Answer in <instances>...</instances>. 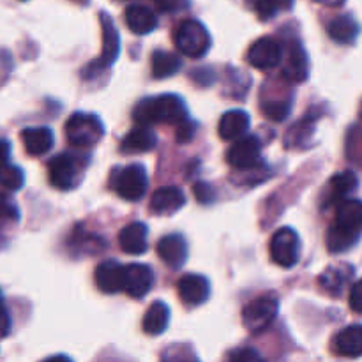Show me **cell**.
<instances>
[{
    "label": "cell",
    "mask_w": 362,
    "mask_h": 362,
    "mask_svg": "<svg viewBox=\"0 0 362 362\" xmlns=\"http://www.w3.org/2000/svg\"><path fill=\"white\" fill-rule=\"evenodd\" d=\"M187 119L186 103L175 94H161L156 98H145L136 103L133 110V120L138 126L154 124H180Z\"/></svg>",
    "instance_id": "cell-1"
},
{
    "label": "cell",
    "mask_w": 362,
    "mask_h": 362,
    "mask_svg": "<svg viewBox=\"0 0 362 362\" xmlns=\"http://www.w3.org/2000/svg\"><path fill=\"white\" fill-rule=\"evenodd\" d=\"M87 165V156L74 154V152H62V154L55 156L48 163L49 184L60 191L73 189L80 184Z\"/></svg>",
    "instance_id": "cell-2"
},
{
    "label": "cell",
    "mask_w": 362,
    "mask_h": 362,
    "mask_svg": "<svg viewBox=\"0 0 362 362\" xmlns=\"http://www.w3.org/2000/svg\"><path fill=\"white\" fill-rule=\"evenodd\" d=\"M110 187L126 202H138L148 189V173L140 163H131L113 170L110 175Z\"/></svg>",
    "instance_id": "cell-3"
},
{
    "label": "cell",
    "mask_w": 362,
    "mask_h": 362,
    "mask_svg": "<svg viewBox=\"0 0 362 362\" xmlns=\"http://www.w3.org/2000/svg\"><path fill=\"white\" fill-rule=\"evenodd\" d=\"M64 133L74 148H90L101 141L105 127L101 119L94 113L76 112L67 119Z\"/></svg>",
    "instance_id": "cell-4"
},
{
    "label": "cell",
    "mask_w": 362,
    "mask_h": 362,
    "mask_svg": "<svg viewBox=\"0 0 362 362\" xmlns=\"http://www.w3.org/2000/svg\"><path fill=\"white\" fill-rule=\"evenodd\" d=\"M173 42L182 55L202 59L211 49V34L198 20H184L173 32Z\"/></svg>",
    "instance_id": "cell-5"
},
{
    "label": "cell",
    "mask_w": 362,
    "mask_h": 362,
    "mask_svg": "<svg viewBox=\"0 0 362 362\" xmlns=\"http://www.w3.org/2000/svg\"><path fill=\"white\" fill-rule=\"evenodd\" d=\"M279 311V300L274 296H262L246 304L243 310V325L251 334L267 331L276 320Z\"/></svg>",
    "instance_id": "cell-6"
},
{
    "label": "cell",
    "mask_w": 362,
    "mask_h": 362,
    "mask_svg": "<svg viewBox=\"0 0 362 362\" xmlns=\"http://www.w3.org/2000/svg\"><path fill=\"white\" fill-rule=\"evenodd\" d=\"M271 258L276 265L283 269H292L297 265L300 257V239L297 232L290 226L276 230L269 244Z\"/></svg>",
    "instance_id": "cell-7"
},
{
    "label": "cell",
    "mask_w": 362,
    "mask_h": 362,
    "mask_svg": "<svg viewBox=\"0 0 362 362\" xmlns=\"http://www.w3.org/2000/svg\"><path fill=\"white\" fill-rule=\"evenodd\" d=\"M101 30H103V49L101 57L94 62H90L87 66V69L83 71L85 78L95 76L98 73L105 71L106 67L112 66L117 59H119L120 53V37L119 32H117L113 20L106 13H101Z\"/></svg>",
    "instance_id": "cell-8"
},
{
    "label": "cell",
    "mask_w": 362,
    "mask_h": 362,
    "mask_svg": "<svg viewBox=\"0 0 362 362\" xmlns=\"http://www.w3.org/2000/svg\"><path fill=\"white\" fill-rule=\"evenodd\" d=\"M226 152V161L237 170H253L262 163V144L257 136H240Z\"/></svg>",
    "instance_id": "cell-9"
},
{
    "label": "cell",
    "mask_w": 362,
    "mask_h": 362,
    "mask_svg": "<svg viewBox=\"0 0 362 362\" xmlns=\"http://www.w3.org/2000/svg\"><path fill=\"white\" fill-rule=\"evenodd\" d=\"M281 45H279L274 37L265 35V37L257 39V41L250 46L246 59L247 62H250V66H253L255 69L271 71L281 64Z\"/></svg>",
    "instance_id": "cell-10"
},
{
    "label": "cell",
    "mask_w": 362,
    "mask_h": 362,
    "mask_svg": "<svg viewBox=\"0 0 362 362\" xmlns=\"http://www.w3.org/2000/svg\"><path fill=\"white\" fill-rule=\"evenodd\" d=\"M154 285V272L145 264L124 265L122 290L133 299H141Z\"/></svg>",
    "instance_id": "cell-11"
},
{
    "label": "cell",
    "mask_w": 362,
    "mask_h": 362,
    "mask_svg": "<svg viewBox=\"0 0 362 362\" xmlns=\"http://www.w3.org/2000/svg\"><path fill=\"white\" fill-rule=\"evenodd\" d=\"M285 60L281 74L285 80L292 83H300L310 74V66H308V55L304 52L303 45L297 39L286 42V52L281 55V62Z\"/></svg>",
    "instance_id": "cell-12"
},
{
    "label": "cell",
    "mask_w": 362,
    "mask_h": 362,
    "mask_svg": "<svg viewBox=\"0 0 362 362\" xmlns=\"http://www.w3.org/2000/svg\"><path fill=\"white\" fill-rule=\"evenodd\" d=\"M180 300L187 306H200L211 296V283L205 276L184 274L177 283Z\"/></svg>",
    "instance_id": "cell-13"
},
{
    "label": "cell",
    "mask_w": 362,
    "mask_h": 362,
    "mask_svg": "<svg viewBox=\"0 0 362 362\" xmlns=\"http://www.w3.org/2000/svg\"><path fill=\"white\" fill-rule=\"evenodd\" d=\"M186 205V194L177 186H165L154 191L151 198V211L156 216H172Z\"/></svg>",
    "instance_id": "cell-14"
},
{
    "label": "cell",
    "mask_w": 362,
    "mask_h": 362,
    "mask_svg": "<svg viewBox=\"0 0 362 362\" xmlns=\"http://www.w3.org/2000/svg\"><path fill=\"white\" fill-rule=\"evenodd\" d=\"M156 251L158 257L172 269H180L187 260V243L179 233H170L159 239Z\"/></svg>",
    "instance_id": "cell-15"
},
{
    "label": "cell",
    "mask_w": 362,
    "mask_h": 362,
    "mask_svg": "<svg viewBox=\"0 0 362 362\" xmlns=\"http://www.w3.org/2000/svg\"><path fill=\"white\" fill-rule=\"evenodd\" d=\"M250 113H246L244 110H230V112L223 113L221 119H219L218 134L221 140L233 141L244 136L250 131Z\"/></svg>",
    "instance_id": "cell-16"
},
{
    "label": "cell",
    "mask_w": 362,
    "mask_h": 362,
    "mask_svg": "<svg viewBox=\"0 0 362 362\" xmlns=\"http://www.w3.org/2000/svg\"><path fill=\"white\" fill-rule=\"evenodd\" d=\"M95 285L103 293H119L122 292V278H124V265L117 260H106L98 265L95 269Z\"/></svg>",
    "instance_id": "cell-17"
},
{
    "label": "cell",
    "mask_w": 362,
    "mask_h": 362,
    "mask_svg": "<svg viewBox=\"0 0 362 362\" xmlns=\"http://www.w3.org/2000/svg\"><path fill=\"white\" fill-rule=\"evenodd\" d=\"M124 18H126L127 28L138 35L151 34L158 27V16H156L154 11L147 6H141V4H129L126 7Z\"/></svg>",
    "instance_id": "cell-18"
},
{
    "label": "cell",
    "mask_w": 362,
    "mask_h": 362,
    "mask_svg": "<svg viewBox=\"0 0 362 362\" xmlns=\"http://www.w3.org/2000/svg\"><path fill=\"white\" fill-rule=\"evenodd\" d=\"M148 228L144 223H129L119 233V246L127 255H144L147 251Z\"/></svg>",
    "instance_id": "cell-19"
},
{
    "label": "cell",
    "mask_w": 362,
    "mask_h": 362,
    "mask_svg": "<svg viewBox=\"0 0 362 362\" xmlns=\"http://www.w3.org/2000/svg\"><path fill=\"white\" fill-rule=\"evenodd\" d=\"M21 144H23L25 151L28 156H42L48 151H52L53 144H55V136L49 127L39 126V127H27L21 131Z\"/></svg>",
    "instance_id": "cell-20"
},
{
    "label": "cell",
    "mask_w": 362,
    "mask_h": 362,
    "mask_svg": "<svg viewBox=\"0 0 362 362\" xmlns=\"http://www.w3.org/2000/svg\"><path fill=\"white\" fill-rule=\"evenodd\" d=\"M334 352L341 357L357 359L362 354V327L361 325H349L334 339Z\"/></svg>",
    "instance_id": "cell-21"
},
{
    "label": "cell",
    "mask_w": 362,
    "mask_h": 362,
    "mask_svg": "<svg viewBox=\"0 0 362 362\" xmlns=\"http://www.w3.org/2000/svg\"><path fill=\"white\" fill-rule=\"evenodd\" d=\"M158 145V136L148 126H138L131 129L122 140L120 151L126 154H134V152H148Z\"/></svg>",
    "instance_id": "cell-22"
},
{
    "label": "cell",
    "mask_w": 362,
    "mask_h": 362,
    "mask_svg": "<svg viewBox=\"0 0 362 362\" xmlns=\"http://www.w3.org/2000/svg\"><path fill=\"white\" fill-rule=\"evenodd\" d=\"M170 322V308L168 304L163 300H156L151 304L147 313L144 315V322H141V329L145 334L148 336H159L166 331Z\"/></svg>",
    "instance_id": "cell-23"
},
{
    "label": "cell",
    "mask_w": 362,
    "mask_h": 362,
    "mask_svg": "<svg viewBox=\"0 0 362 362\" xmlns=\"http://www.w3.org/2000/svg\"><path fill=\"white\" fill-rule=\"evenodd\" d=\"M327 34L339 45H354L359 35V25L352 14H341L327 25Z\"/></svg>",
    "instance_id": "cell-24"
},
{
    "label": "cell",
    "mask_w": 362,
    "mask_h": 362,
    "mask_svg": "<svg viewBox=\"0 0 362 362\" xmlns=\"http://www.w3.org/2000/svg\"><path fill=\"white\" fill-rule=\"evenodd\" d=\"M336 225L343 226L352 232H359L362 228V205L359 200H345L336 205Z\"/></svg>",
    "instance_id": "cell-25"
},
{
    "label": "cell",
    "mask_w": 362,
    "mask_h": 362,
    "mask_svg": "<svg viewBox=\"0 0 362 362\" xmlns=\"http://www.w3.org/2000/svg\"><path fill=\"white\" fill-rule=\"evenodd\" d=\"M359 186V179H357L356 172L352 170H346V172L336 173L334 177L331 179V191H329V202L331 204L338 205L339 202L349 198L350 193L357 189Z\"/></svg>",
    "instance_id": "cell-26"
},
{
    "label": "cell",
    "mask_w": 362,
    "mask_h": 362,
    "mask_svg": "<svg viewBox=\"0 0 362 362\" xmlns=\"http://www.w3.org/2000/svg\"><path fill=\"white\" fill-rule=\"evenodd\" d=\"M359 232H352V230H346L343 226H338L336 223H332L331 228L327 230V250L331 253H341V251L350 250L352 246H356L359 243Z\"/></svg>",
    "instance_id": "cell-27"
},
{
    "label": "cell",
    "mask_w": 362,
    "mask_h": 362,
    "mask_svg": "<svg viewBox=\"0 0 362 362\" xmlns=\"http://www.w3.org/2000/svg\"><path fill=\"white\" fill-rule=\"evenodd\" d=\"M152 76L154 78H170L175 73H179L182 67V60L177 53L172 52H154L152 55Z\"/></svg>",
    "instance_id": "cell-28"
},
{
    "label": "cell",
    "mask_w": 362,
    "mask_h": 362,
    "mask_svg": "<svg viewBox=\"0 0 362 362\" xmlns=\"http://www.w3.org/2000/svg\"><path fill=\"white\" fill-rule=\"evenodd\" d=\"M292 6L293 0H253V9L262 21L272 20L279 13L292 9Z\"/></svg>",
    "instance_id": "cell-29"
},
{
    "label": "cell",
    "mask_w": 362,
    "mask_h": 362,
    "mask_svg": "<svg viewBox=\"0 0 362 362\" xmlns=\"http://www.w3.org/2000/svg\"><path fill=\"white\" fill-rule=\"evenodd\" d=\"M315 129V120L310 119V117H304L293 127H290L288 133H286L285 138V147H299V145L306 144L308 138L313 134Z\"/></svg>",
    "instance_id": "cell-30"
},
{
    "label": "cell",
    "mask_w": 362,
    "mask_h": 362,
    "mask_svg": "<svg viewBox=\"0 0 362 362\" xmlns=\"http://www.w3.org/2000/svg\"><path fill=\"white\" fill-rule=\"evenodd\" d=\"M25 184V175L18 166L0 161V186L7 191L21 189Z\"/></svg>",
    "instance_id": "cell-31"
},
{
    "label": "cell",
    "mask_w": 362,
    "mask_h": 362,
    "mask_svg": "<svg viewBox=\"0 0 362 362\" xmlns=\"http://www.w3.org/2000/svg\"><path fill=\"white\" fill-rule=\"evenodd\" d=\"M290 108H292L290 99H269L262 103V113L274 122H283L290 115Z\"/></svg>",
    "instance_id": "cell-32"
},
{
    "label": "cell",
    "mask_w": 362,
    "mask_h": 362,
    "mask_svg": "<svg viewBox=\"0 0 362 362\" xmlns=\"http://www.w3.org/2000/svg\"><path fill=\"white\" fill-rule=\"evenodd\" d=\"M20 221V211L11 197L0 193V230L16 225Z\"/></svg>",
    "instance_id": "cell-33"
},
{
    "label": "cell",
    "mask_w": 362,
    "mask_h": 362,
    "mask_svg": "<svg viewBox=\"0 0 362 362\" xmlns=\"http://www.w3.org/2000/svg\"><path fill=\"white\" fill-rule=\"evenodd\" d=\"M318 283L324 290H327L332 296H339L343 285H345V272L338 267H329L324 274L318 278Z\"/></svg>",
    "instance_id": "cell-34"
},
{
    "label": "cell",
    "mask_w": 362,
    "mask_h": 362,
    "mask_svg": "<svg viewBox=\"0 0 362 362\" xmlns=\"http://www.w3.org/2000/svg\"><path fill=\"white\" fill-rule=\"evenodd\" d=\"M193 193L194 197H197V200L200 202V204H212L216 198V191L214 187L211 186V184L207 182H197L193 186Z\"/></svg>",
    "instance_id": "cell-35"
},
{
    "label": "cell",
    "mask_w": 362,
    "mask_h": 362,
    "mask_svg": "<svg viewBox=\"0 0 362 362\" xmlns=\"http://www.w3.org/2000/svg\"><path fill=\"white\" fill-rule=\"evenodd\" d=\"M154 6L161 13H179L189 6V0H154Z\"/></svg>",
    "instance_id": "cell-36"
},
{
    "label": "cell",
    "mask_w": 362,
    "mask_h": 362,
    "mask_svg": "<svg viewBox=\"0 0 362 362\" xmlns=\"http://www.w3.org/2000/svg\"><path fill=\"white\" fill-rule=\"evenodd\" d=\"M226 359L233 362H253V361H262V356L255 349H246V346H244V349H239L235 350V352L228 354Z\"/></svg>",
    "instance_id": "cell-37"
},
{
    "label": "cell",
    "mask_w": 362,
    "mask_h": 362,
    "mask_svg": "<svg viewBox=\"0 0 362 362\" xmlns=\"http://www.w3.org/2000/svg\"><path fill=\"white\" fill-rule=\"evenodd\" d=\"M177 126H179V129H177V141H180V144H187V141L194 136L197 124H194V120H191L189 117H187L186 120H182V122L177 124Z\"/></svg>",
    "instance_id": "cell-38"
},
{
    "label": "cell",
    "mask_w": 362,
    "mask_h": 362,
    "mask_svg": "<svg viewBox=\"0 0 362 362\" xmlns=\"http://www.w3.org/2000/svg\"><path fill=\"white\" fill-rule=\"evenodd\" d=\"M349 304L352 308L354 313L359 315L361 313V306H362V292H361V281H356L350 288L349 293Z\"/></svg>",
    "instance_id": "cell-39"
},
{
    "label": "cell",
    "mask_w": 362,
    "mask_h": 362,
    "mask_svg": "<svg viewBox=\"0 0 362 362\" xmlns=\"http://www.w3.org/2000/svg\"><path fill=\"white\" fill-rule=\"evenodd\" d=\"M11 327H13V324H11L9 311L6 310L4 303H0V339L6 338V336L9 334Z\"/></svg>",
    "instance_id": "cell-40"
},
{
    "label": "cell",
    "mask_w": 362,
    "mask_h": 362,
    "mask_svg": "<svg viewBox=\"0 0 362 362\" xmlns=\"http://www.w3.org/2000/svg\"><path fill=\"white\" fill-rule=\"evenodd\" d=\"M11 156V144L7 140H0V161H7Z\"/></svg>",
    "instance_id": "cell-41"
},
{
    "label": "cell",
    "mask_w": 362,
    "mask_h": 362,
    "mask_svg": "<svg viewBox=\"0 0 362 362\" xmlns=\"http://www.w3.org/2000/svg\"><path fill=\"white\" fill-rule=\"evenodd\" d=\"M317 2L324 4V6H341L345 0H317Z\"/></svg>",
    "instance_id": "cell-42"
},
{
    "label": "cell",
    "mask_w": 362,
    "mask_h": 362,
    "mask_svg": "<svg viewBox=\"0 0 362 362\" xmlns=\"http://www.w3.org/2000/svg\"><path fill=\"white\" fill-rule=\"evenodd\" d=\"M0 303H4V297H2V292H0Z\"/></svg>",
    "instance_id": "cell-43"
},
{
    "label": "cell",
    "mask_w": 362,
    "mask_h": 362,
    "mask_svg": "<svg viewBox=\"0 0 362 362\" xmlns=\"http://www.w3.org/2000/svg\"><path fill=\"white\" fill-rule=\"evenodd\" d=\"M76 2H81V4H85V2H87V0H76Z\"/></svg>",
    "instance_id": "cell-44"
}]
</instances>
